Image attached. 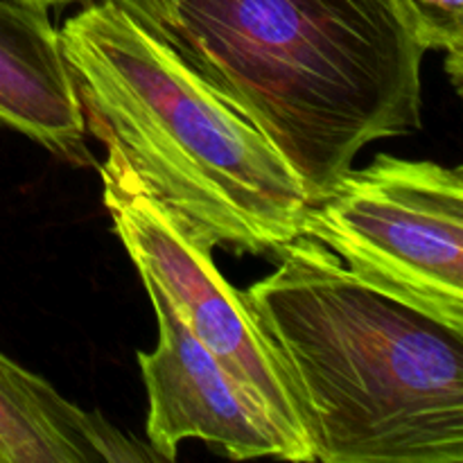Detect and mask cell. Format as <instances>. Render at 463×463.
<instances>
[{"label":"cell","mask_w":463,"mask_h":463,"mask_svg":"<svg viewBox=\"0 0 463 463\" xmlns=\"http://www.w3.org/2000/svg\"><path fill=\"white\" fill-rule=\"evenodd\" d=\"M36 3H43V5H63V3H72V0H36Z\"/></svg>","instance_id":"obj_10"},{"label":"cell","mask_w":463,"mask_h":463,"mask_svg":"<svg viewBox=\"0 0 463 463\" xmlns=\"http://www.w3.org/2000/svg\"><path fill=\"white\" fill-rule=\"evenodd\" d=\"M251 122L306 190L330 193L366 145L423 125L401 0H113Z\"/></svg>","instance_id":"obj_1"},{"label":"cell","mask_w":463,"mask_h":463,"mask_svg":"<svg viewBox=\"0 0 463 463\" xmlns=\"http://www.w3.org/2000/svg\"><path fill=\"white\" fill-rule=\"evenodd\" d=\"M301 235L373 288L463 330L461 167L378 154L307 203Z\"/></svg>","instance_id":"obj_4"},{"label":"cell","mask_w":463,"mask_h":463,"mask_svg":"<svg viewBox=\"0 0 463 463\" xmlns=\"http://www.w3.org/2000/svg\"><path fill=\"white\" fill-rule=\"evenodd\" d=\"M59 34L86 131L190 242L258 256L301 238L307 197L283 154L120 5H86Z\"/></svg>","instance_id":"obj_3"},{"label":"cell","mask_w":463,"mask_h":463,"mask_svg":"<svg viewBox=\"0 0 463 463\" xmlns=\"http://www.w3.org/2000/svg\"><path fill=\"white\" fill-rule=\"evenodd\" d=\"M152 448L0 353V463H140Z\"/></svg>","instance_id":"obj_8"},{"label":"cell","mask_w":463,"mask_h":463,"mask_svg":"<svg viewBox=\"0 0 463 463\" xmlns=\"http://www.w3.org/2000/svg\"><path fill=\"white\" fill-rule=\"evenodd\" d=\"M113 231L125 244L140 280L154 283L185 328L215 355L222 369L315 461L301 410L283 366L249 315L240 289L217 271L213 253L190 242L161 203L143 188L122 156L107 149L98 167Z\"/></svg>","instance_id":"obj_5"},{"label":"cell","mask_w":463,"mask_h":463,"mask_svg":"<svg viewBox=\"0 0 463 463\" xmlns=\"http://www.w3.org/2000/svg\"><path fill=\"white\" fill-rule=\"evenodd\" d=\"M279 256L240 294L288 375L315 461L461 463L463 330L306 235Z\"/></svg>","instance_id":"obj_2"},{"label":"cell","mask_w":463,"mask_h":463,"mask_svg":"<svg viewBox=\"0 0 463 463\" xmlns=\"http://www.w3.org/2000/svg\"><path fill=\"white\" fill-rule=\"evenodd\" d=\"M143 285L158 321L156 348L138 353L149 405L145 430L154 455L175 461L185 439H199L238 461H306L301 448L185 328L165 294L147 280Z\"/></svg>","instance_id":"obj_6"},{"label":"cell","mask_w":463,"mask_h":463,"mask_svg":"<svg viewBox=\"0 0 463 463\" xmlns=\"http://www.w3.org/2000/svg\"><path fill=\"white\" fill-rule=\"evenodd\" d=\"M401 3L420 48L446 52L452 86L461 90L463 0H401Z\"/></svg>","instance_id":"obj_9"},{"label":"cell","mask_w":463,"mask_h":463,"mask_svg":"<svg viewBox=\"0 0 463 463\" xmlns=\"http://www.w3.org/2000/svg\"><path fill=\"white\" fill-rule=\"evenodd\" d=\"M0 120L72 165H93L61 34L36 0H0Z\"/></svg>","instance_id":"obj_7"}]
</instances>
